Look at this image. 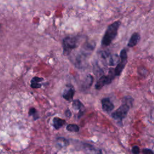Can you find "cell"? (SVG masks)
<instances>
[{
	"label": "cell",
	"mask_w": 154,
	"mask_h": 154,
	"mask_svg": "<svg viewBox=\"0 0 154 154\" xmlns=\"http://www.w3.org/2000/svg\"><path fill=\"white\" fill-rule=\"evenodd\" d=\"M95 46L96 44L93 41H87L83 44L81 49L76 55L74 59L75 64L76 67L82 68L85 66L88 57L94 49Z\"/></svg>",
	"instance_id": "obj_1"
},
{
	"label": "cell",
	"mask_w": 154,
	"mask_h": 154,
	"mask_svg": "<svg viewBox=\"0 0 154 154\" xmlns=\"http://www.w3.org/2000/svg\"><path fill=\"white\" fill-rule=\"evenodd\" d=\"M134 99L131 96H128L123 97L122 105L111 114V117L119 123H122V120L126 117L131 107L132 106Z\"/></svg>",
	"instance_id": "obj_2"
},
{
	"label": "cell",
	"mask_w": 154,
	"mask_h": 154,
	"mask_svg": "<svg viewBox=\"0 0 154 154\" xmlns=\"http://www.w3.org/2000/svg\"><path fill=\"white\" fill-rule=\"evenodd\" d=\"M120 23L121 22L120 20H116L107 27L101 41L103 46H108L111 45L117 35Z\"/></svg>",
	"instance_id": "obj_3"
},
{
	"label": "cell",
	"mask_w": 154,
	"mask_h": 154,
	"mask_svg": "<svg viewBox=\"0 0 154 154\" xmlns=\"http://www.w3.org/2000/svg\"><path fill=\"white\" fill-rule=\"evenodd\" d=\"M84 38L80 35L66 37L63 42L64 53L65 55H69L75 48L78 47L81 41Z\"/></svg>",
	"instance_id": "obj_4"
},
{
	"label": "cell",
	"mask_w": 154,
	"mask_h": 154,
	"mask_svg": "<svg viewBox=\"0 0 154 154\" xmlns=\"http://www.w3.org/2000/svg\"><path fill=\"white\" fill-rule=\"evenodd\" d=\"M120 60L117 64L116 68L114 70V75L116 76H119L121 75L123 70L124 69L128 60L127 52L125 49H122L120 53Z\"/></svg>",
	"instance_id": "obj_5"
},
{
	"label": "cell",
	"mask_w": 154,
	"mask_h": 154,
	"mask_svg": "<svg viewBox=\"0 0 154 154\" xmlns=\"http://www.w3.org/2000/svg\"><path fill=\"white\" fill-rule=\"evenodd\" d=\"M115 76L114 70L111 69L108 75H102L101 77H100L95 84V88L96 90H100L105 85L109 84Z\"/></svg>",
	"instance_id": "obj_6"
},
{
	"label": "cell",
	"mask_w": 154,
	"mask_h": 154,
	"mask_svg": "<svg viewBox=\"0 0 154 154\" xmlns=\"http://www.w3.org/2000/svg\"><path fill=\"white\" fill-rule=\"evenodd\" d=\"M75 89L73 87L72 85H67L66 88L64 89L63 93V97L64 99H65L66 100L70 101L72 100L74 94H75Z\"/></svg>",
	"instance_id": "obj_7"
},
{
	"label": "cell",
	"mask_w": 154,
	"mask_h": 154,
	"mask_svg": "<svg viewBox=\"0 0 154 154\" xmlns=\"http://www.w3.org/2000/svg\"><path fill=\"white\" fill-rule=\"evenodd\" d=\"M102 109L105 112H111L114 108V105L108 97H104L101 100Z\"/></svg>",
	"instance_id": "obj_8"
},
{
	"label": "cell",
	"mask_w": 154,
	"mask_h": 154,
	"mask_svg": "<svg viewBox=\"0 0 154 154\" xmlns=\"http://www.w3.org/2000/svg\"><path fill=\"white\" fill-rule=\"evenodd\" d=\"M140 40V34H138V32H134L131 35L129 40L128 42V46L129 48L134 47L138 43Z\"/></svg>",
	"instance_id": "obj_9"
},
{
	"label": "cell",
	"mask_w": 154,
	"mask_h": 154,
	"mask_svg": "<svg viewBox=\"0 0 154 154\" xmlns=\"http://www.w3.org/2000/svg\"><path fill=\"white\" fill-rule=\"evenodd\" d=\"M52 122H53V126L54 128L55 129H59L66 123V120L64 119H60L58 117H55L53 119Z\"/></svg>",
	"instance_id": "obj_10"
},
{
	"label": "cell",
	"mask_w": 154,
	"mask_h": 154,
	"mask_svg": "<svg viewBox=\"0 0 154 154\" xmlns=\"http://www.w3.org/2000/svg\"><path fill=\"white\" fill-rule=\"evenodd\" d=\"M43 78H40V77H34L32 78L31 81V87L32 88H39L42 87V84H40V82L41 81H43Z\"/></svg>",
	"instance_id": "obj_11"
},
{
	"label": "cell",
	"mask_w": 154,
	"mask_h": 154,
	"mask_svg": "<svg viewBox=\"0 0 154 154\" xmlns=\"http://www.w3.org/2000/svg\"><path fill=\"white\" fill-rule=\"evenodd\" d=\"M93 82V77L91 75H88L86 77V78L84 81V82L82 84L83 88L87 89V88H90L91 87V85H92Z\"/></svg>",
	"instance_id": "obj_12"
},
{
	"label": "cell",
	"mask_w": 154,
	"mask_h": 154,
	"mask_svg": "<svg viewBox=\"0 0 154 154\" xmlns=\"http://www.w3.org/2000/svg\"><path fill=\"white\" fill-rule=\"evenodd\" d=\"M72 107L75 109L79 111H84V106L79 100H75L72 103Z\"/></svg>",
	"instance_id": "obj_13"
},
{
	"label": "cell",
	"mask_w": 154,
	"mask_h": 154,
	"mask_svg": "<svg viewBox=\"0 0 154 154\" xmlns=\"http://www.w3.org/2000/svg\"><path fill=\"white\" fill-rule=\"evenodd\" d=\"M57 144L62 147V146H66L69 144V141L63 137H59L57 138Z\"/></svg>",
	"instance_id": "obj_14"
},
{
	"label": "cell",
	"mask_w": 154,
	"mask_h": 154,
	"mask_svg": "<svg viewBox=\"0 0 154 154\" xmlns=\"http://www.w3.org/2000/svg\"><path fill=\"white\" fill-rule=\"evenodd\" d=\"M66 129L69 132H78L79 131V126L76 124H69L67 126Z\"/></svg>",
	"instance_id": "obj_15"
},
{
	"label": "cell",
	"mask_w": 154,
	"mask_h": 154,
	"mask_svg": "<svg viewBox=\"0 0 154 154\" xmlns=\"http://www.w3.org/2000/svg\"><path fill=\"white\" fill-rule=\"evenodd\" d=\"M28 113H29V116H32L33 117L34 120H36V119H38V117H39L38 116L37 110L34 108H30Z\"/></svg>",
	"instance_id": "obj_16"
},
{
	"label": "cell",
	"mask_w": 154,
	"mask_h": 154,
	"mask_svg": "<svg viewBox=\"0 0 154 154\" xmlns=\"http://www.w3.org/2000/svg\"><path fill=\"white\" fill-rule=\"evenodd\" d=\"M132 152L133 154H139L140 148L138 146H134L132 148Z\"/></svg>",
	"instance_id": "obj_17"
},
{
	"label": "cell",
	"mask_w": 154,
	"mask_h": 154,
	"mask_svg": "<svg viewBox=\"0 0 154 154\" xmlns=\"http://www.w3.org/2000/svg\"><path fill=\"white\" fill-rule=\"evenodd\" d=\"M143 154H154V153L151 149L145 148L143 149Z\"/></svg>",
	"instance_id": "obj_18"
},
{
	"label": "cell",
	"mask_w": 154,
	"mask_h": 154,
	"mask_svg": "<svg viewBox=\"0 0 154 154\" xmlns=\"http://www.w3.org/2000/svg\"><path fill=\"white\" fill-rule=\"evenodd\" d=\"M65 116L69 118H70L72 116V113H71V111H70V109H67L65 111Z\"/></svg>",
	"instance_id": "obj_19"
},
{
	"label": "cell",
	"mask_w": 154,
	"mask_h": 154,
	"mask_svg": "<svg viewBox=\"0 0 154 154\" xmlns=\"http://www.w3.org/2000/svg\"><path fill=\"white\" fill-rule=\"evenodd\" d=\"M54 154H57V153H54Z\"/></svg>",
	"instance_id": "obj_20"
}]
</instances>
